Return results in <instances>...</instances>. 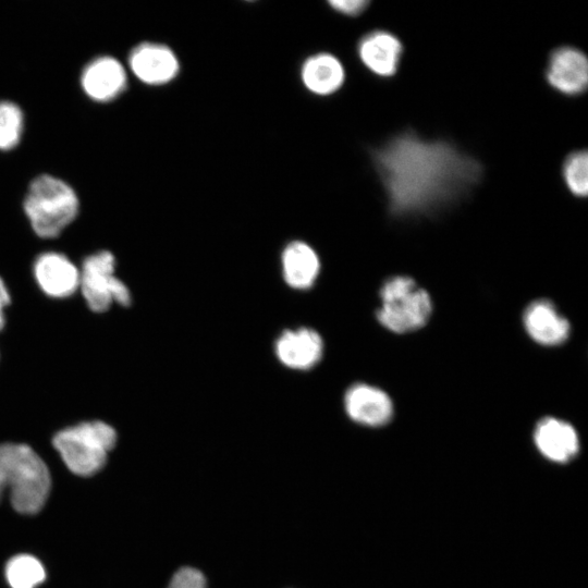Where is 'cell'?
<instances>
[{
	"mask_svg": "<svg viewBox=\"0 0 588 588\" xmlns=\"http://www.w3.org/2000/svg\"><path fill=\"white\" fill-rule=\"evenodd\" d=\"M371 160L396 217L431 213L464 197L482 176V166L445 140H426L413 131L378 148Z\"/></svg>",
	"mask_w": 588,
	"mask_h": 588,
	"instance_id": "6da1fadb",
	"label": "cell"
},
{
	"mask_svg": "<svg viewBox=\"0 0 588 588\" xmlns=\"http://www.w3.org/2000/svg\"><path fill=\"white\" fill-rule=\"evenodd\" d=\"M50 488L49 469L30 446L0 444V500L8 492L16 512L36 514L45 505Z\"/></svg>",
	"mask_w": 588,
	"mask_h": 588,
	"instance_id": "7a4b0ae2",
	"label": "cell"
},
{
	"mask_svg": "<svg viewBox=\"0 0 588 588\" xmlns=\"http://www.w3.org/2000/svg\"><path fill=\"white\" fill-rule=\"evenodd\" d=\"M23 209L33 231L39 237L52 238L76 218L79 199L68 182L44 173L28 184Z\"/></svg>",
	"mask_w": 588,
	"mask_h": 588,
	"instance_id": "3957f363",
	"label": "cell"
},
{
	"mask_svg": "<svg viewBox=\"0 0 588 588\" xmlns=\"http://www.w3.org/2000/svg\"><path fill=\"white\" fill-rule=\"evenodd\" d=\"M115 443V430L100 420L68 427L52 439L66 467L78 476H91L99 471Z\"/></svg>",
	"mask_w": 588,
	"mask_h": 588,
	"instance_id": "277c9868",
	"label": "cell"
},
{
	"mask_svg": "<svg viewBox=\"0 0 588 588\" xmlns=\"http://www.w3.org/2000/svg\"><path fill=\"white\" fill-rule=\"evenodd\" d=\"M382 306L378 320L387 329L405 333L421 328L431 313L428 293L407 277L385 281L380 291Z\"/></svg>",
	"mask_w": 588,
	"mask_h": 588,
	"instance_id": "5b68a950",
	"label": "cell"
},
{
	"mask_svg": "<svg viewBox=\"0 0 588 588\" xmlns=\"http://www.w3.org/2000/svg\"><path fill=\"white\" fill-rule=\"evenodd\" d=\"M114 269L115 258L109 250L97 252L84 259L78 287L93 311H106L113 303L131 304L130 290L115 277Z\"/></svg>",
	"mask_w": 588,
	"mask_h": 588,
	"instance_id": "8992f818",
	"label": "cell"
},
{
	"mask_svg": "<svg viewBox=\"0 0 588 588\" xmlns=\"http://www.w3.org/2000/svg\"><path fill=\"white\" fill-rule=\"evenodd\" d=\"M127 64L134 76L149 86H162L176 78L181 71L176 53L168 45L143 41L134 46Z\"/></svg>",
	"mask_w": 588,
	"mask_h": 588,
	"instance_id": "52a82bcc",
	"label": "cell"
},
{
	"mask_svg": "<svg viewBox=\"0 0 588 588\" xmlns=\"http://www.w3.org/2000/svg\"><path fill=\"white\" fill-rule=\"evenodd\" d=\"M79 82L88 98L96 102H109L126 89L127 74L117 58L103 54L91 59L83 68Z\"/></svg>",
	"mask_w": 588,
	"mask_h": 588,
	"instance_id": "ba28073f",
	"label": "cell"
},
{
	"mask_svg": "<svg viewBox=\"0 0 588 588\" xmlns=\"http://www.w3.org/2000/svg\"><path fill=\"white\" fill-rule=\"evenodd\" d=\"M549 85L566 96L583 94L588 84L586 56L574 47H560L550 54L546 69Z\"/></svg>",
	"mask_w": 588,
	"mask_h": 588,
	"instance_id": "9c48e42d",
	"label": "cell"
},
{
	"mask_svg": "<svg viewBox=\"0 0 588 588\" xmlns=\"http://www.w3.org/2000/svg\"><path fill=\"white\" fill-rule=\"evenodd\" d=\"M274 353L279 362L294 370H309L323 355V341L310 328L299 327L283 331L275 340Z\"/></svg>",
	"mask_w": 588,
	"mask_h": 588,
	"instance_id": "30bf717a",
	"label": "cell"
},
{
	"mask_svg": "<svg viewBox=\"0 0 588 588\" xmlns=\"http://www.w3.org/2000/svg\"><path fill=\"white\" fill-rule=\"evenodd\" d=\"M403 53L401 40L390 32L376 29L365 34L357 44L360 62L373 74L393 76Z\"/></svg>",
	"mask_w": 588,
	"mask_h": 588,
	"instance_id": "8fae6325",
	"label": "cell"
},
{
	"mask_svg": "<svg viewBox=\"0 0 588 588\" xmlns=\"http://www.w3.org/2000/svg\"><path fill=\"white\" fill-rule=\"evenodd\" d=\"M35 279L40 289L51 297H68L79 286V271L63 254L47 252L34 264Z\"/></svg>",
	"mask_w": 588,
	"mask_h": 588,
	"instance_id": "7c38bea8",
	"label": "cell"
},
{
	"mask_svg": "<svg viewBox=\"0 0 588 588\" xmlns=\"http://www.w3.org/2000/svg\"><path fill=\"white\" fill-rule=\"evenodd\" d=\"M344 407L352 420L370 427L387 424L393 412L389 396L383 391L365 383L353 384L346 391Z\"/></svg>",
	"mask_w": 588,
	"mask_h": 588,
	"instance_id": "4fadbf2b",
	"label": "cell"
},
{
	"mask_svg": "<svg viewBox=\"0 0 588 588\" xmlns=\"http://www.w3.org/2000/svg\"><path fill=\"white\" fill-rule=\"evenodd\" d=\"M303 86L313 95L330 96L345 82V69L338 57L330 52H316L301 65Z\"/></svg>",
	"mask_w": 588,
	"mask_h": 588,
	"instance_id": "5bb4252c",
	"label": "cell"
},
{
	"mask_svg": "<svg viewBox=\"0 0 588 588\" xmlns=\"http://www.w3.org/2000/svg\"><path fill=\"white\" fill-rule=\"evenodd\" d=\"M281 269L285 283L295 290H308L318 279L320 259L317 252L304 241L287 243L281 254Z\"/></svg>",
	"mask_w": 588,
	"mask_h": 588,
	"instance_id": "9a60e30c",
	"label": "cell"
},
{
	"mask_svg": "<svg viewBox=\"0 0 588 588\" xmlns=\"http://www.w3.org/2000/svg\"><path fill=\"white\" fill-rule=\"evenodd\" d=\"M535 442L548 460L564 463L573 458L579 448L574 428L556 418H544L536 427Z\"/></svg>",
	"mask_w": 588,
	"mask_h": 588,
	"instance_id": "2e32d148",
	"label": "cell"
},
{
	"mask_svg": "<svg viewBox=\"0 0 588 588\" xmlns=\"http://www.w3.org/2000/svg\"><path fill=\"white\" fill-rule=\"evenodd\" d=\"M524 323L528 334L543 345H558L569 333L568 321L556 311L554 305L540 299L531 303L525 310Z\"/></svg>",
	"mask_w": 588,
	"mask_h": 588,
	"instance_id": "e0dca14e",
	"label": "cell"
},
{
	"mask_svg": "<svg viewBox=\"0 0 588 588\" xmlns=\"http://www.w3.org/2000/svg\"><path fill=\"white\" fill-rule=\"evenodd\" d=\"M5 578L11 588H36L46 579V571L35 556L17 554L8 561Z\"/></svg>",
	"mask_w": 588,
	"mask_h": 588,
	"instance_id": "ac0fdd59",
	"label": "cell"
},
{
	"mask_svg": "<svg viewBox=\"0 0 588 588\" xmlns=\"http://www.w3.org/2000/svg\"><path fill=\"white\" fill-rule=\"evenodd\" d=\"M24 130V113L11 100H0V150H10L21 140Z\"/></svg>",
	"mask_w": 588,
	"mask_h": 588,
	"instance_id": "d6986e66",
	"label": "cell"
},
{
	"mask_svg": "<svg viewBox=\"0 0 588 588\" xmlns=\"http://www.w3.org/2000/svg\"><path fill=\"white\" fill-rule=\"evenodd\" d=\"M564 182L569 192L577 197L588 193V155L586 150L569 154L562 167Z\"/></svg>",
	"mask_w": 588,
	"mask_h": 588,
	"instance_id": "ffe728a7",
	"label": "cell"
},
{
	"mask_svg": "<svg viewBox=\"0 0 588 588\" xmlns=\"http://www.w3.org/2000/svg\"><path fill=\"white\" fill-rule=\"evenodd\" d=\"M168 588H206V579L200 571L186 566L172 576Z\"/></svg>",
	"mask_w": 588,
	"mask_h": 588,
	"instance_id": "44dd1931",
	"label": "cell"
},
{
	"mask_svg": "<svg viewBox=\"0 0 588 588\" xmlns=\"http://www.w3.org/2000/svg\"><path fill=\"white\" fill-rule=\"evenodd\" d=\"M329 7L346 16L355 17L360 15L370 4L367 0H331L328 1Z\"/></svg>",
	"mask_w": 588,
	"mask_h": 588,
	"instance_id": "7402d4cb",
	"label": "cell"
},
{
	"mask_svg": "<svg viewBox=\"0 0 588 588\" xmlns=\"http://www.w3.org/2000/svg\"><path fill=\"white\" fill-rule=\"evenodd\" d=\"M10 294L9 291L3 282V280L0 278V331L4 327L5 318H4V308L10 304Z\"/></svg>",
	"mask_w": 588,
	"mask_h": 588,
	"instance_id": "603a6c76",
	"label": "cell"
}]
</instances>
